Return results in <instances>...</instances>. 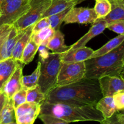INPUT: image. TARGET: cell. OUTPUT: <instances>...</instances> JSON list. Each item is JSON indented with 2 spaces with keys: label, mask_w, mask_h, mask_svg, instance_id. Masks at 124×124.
<instances>
[{
  "label": "cell",
  "mask_w": 124,
  "mask_h": 124,
  "mask_svg": "<svg viewBox=\"0 0 124 124\" xmlns=\"http://www.w3.org/2000/svg\"><path fill=\"white\" fill-rule=\"evenodd\" d=\"M103 97L98 79L84 78L64 86H57L47 94L45 101L77 106H95Z\"/></svg>",
  "instance_id": "1"
},
{
  "label": "cell",
  "mask_w": 124,
  "mask_h": 124,
  "mask_svg": "<svg viewBox=\"0 0 124 124\" xmlns=\"http://www.w3.org/2000/svg\"><path fill=\"white\" fill-rule=\"evenodd\" d=\"M40 113L49 115L66 121L68 123L84 121L101 122L105 119L95 106H77L62 103H50L44 101L40 107Z\"/></svg>",
  "instance_id": "2"
},
{
  "label": "cell",
  "mask_w": 124,
  "mask_h": 124,
  "mask_svg": "<svg viewBox=\"0 0 124 124\" xmlns=\"http://www.w3.org/2000/svg\"><path fill=\"white\" fill-rule=\"evenodd\" d=\"M124 41L111 52L85 61V78L99 79L104 76H120L123 67Z\"/></svg>",
  "instance_id": "3"
},
{
  "label": "cell",
  "mask_w": 124,
  "mask_h": 124,
  "mask_svg": "<svg viewBox=\"0 0 124 124\" xmlns=\"http://www.w3.org/2000/svg\"><path fill=\"white\" fill-rule=\"evenodd\" d=\"M41 69L38 85L41 92L47 93L56 87L57 78L62 64L61 53L50 52L46 59L40 61Z\"/></svg>",
  "instance_id": "4"
},
{
  "label": "cell",
  "mask_w": 124,
  "mask_h": 124,
  "mask_svg": "<svg viewBox=\"0 0 124 124\" xmlns=\"http://www.w3.org/2000/svg\"><path fill=\"white\" fill-rule=\"evenodd\" d=\"M51 2L52 0H31V6L29 10L13 23V25L18 30H23L35 24L42 18Z\"/></svg>",
  "instance_id": "5"
},
{
  "label": "cell",
  "mask_w": 124,
  "mask_h": 124,
  "mask_svg": "<svg viewBox=\"0 0 124 124\" xmlns=\"http://www.w3.org/2000/svg\"><path fill=\"white\" fill-rule=\"evenodd\" d=\"M85 64L79 62H62L57 78V86H64L78 82L85 76Z\"/></svg>",
  "instance_id": "6"
},
{
  "label": "cell",
  "mask_w": 124,
  "mask_h": 124,
  "mask_svg": "<svg viewBox=\"0 0 124 124\" xmlns=\"http://www.w3.org/2000/svg\"><path fill=\"white\" fill-rule=\"evenodd\" d=\"M31 6V0H12L0 8V25H13L20 17L27 13Z\"/></svg>",
  "instance_id": "7"
},
{
  "label": "cell",
  "mask_w": 124,
  "mask_h": 124,
  "mask_svg": "<svg viewBox=\"0 0 124 124\" xmlns=\"http://www.w3.org/2000/svg\"><path fill=\"white\" fill-rule=\"evenodd\" d=\"M98 19L93 8L71 7L64 19L65 24H93Z\"/></svg>",
  "instance_id": "8"
},
{
  "label": "cell",
  "mask_w": 124,
  "mask_h": 124,
  "mask_svg": "<svg viewBox=\"0 0 124 124\" xmlns=\"http://www.w3.org/2000/svg\"><path fill=\"white\" fill-rule=\"evenodd\" d=\"M40 104L26 102L15 108L17 124H33L40 113Z\"/></svg>",
  "instance_id": "9"
},
{
  "label": "cell",
  "mask_w": 124,
  "mask_h": 124,
  "mask_svg": "<svg viewBox=\"0 0 124 124\" xmlns=\"http://www.w3.org/2000/svg\"><path fill=\"white\" fill-rule=\"evenodd\" d=\"M104 96H113L115 93L124 90V81L121 76H104L98 79Z\"/></svg>",
  "instance_id": "10"
},
{
  "label": "cell",
  "mask_w": 124,
  "mask_h": 124,
  "mask_svg": "<svg viewBox=\"0 0 124 124\" xmlns=\"http://www.w3.org/2000/svg\"><path fill=\"white\" fill-rule=\"evenodd\" d=\"M23 76V66L19 62L15 71L5 84L1 92L6 98L12 99L16 92L23 88L21 82Z\"/></svg>",
  "instance_id": "11"
},
{
  "label": "cell",
  "mask_w": 124,
  "mask_h": 124,
  "mask_svg": "<svg viewBox=\"0 0 124 124\" xmlns=\"http://www.w3.org/2000/svg\"><path fill=\"white\" fill-rule=\"evenodd\" d=\"M108 23L104 19H98L94 23H93L92 27L90 29L88 32L85 34L75 44L70 46L69 50L76 49L85 46L92 39L98 35H100L107 29Z\"/></svg>",
  "instance_id": "12"
},
{
  "label": "cell",
  "mask_w": 124,
  "mask_h": 124,
  "mask_svg": "<svg viewBox=\"0 0 124 124\" xmlns=\"http://www.w3.org/2000/svg\"><path fill=\"white\" fill-rule=\"evenodd\" d=\"M26 29L18 30L13 25L9 35L0 48V61L11 58L12 52L17 41L23 36Z\"/></svg>",
  "instance_id": "13"
},
{
  "label": "cell",
  "mask_w": 124,
  "mask_h": 124,
  "mask_svg": "<svg viewBox=\"0 0 124 124\" xmlns=\"http://www.w3.org/2000/svg\"><path fill=\"white\" fill-rule=\"evenodd\" d=\"M94 50L89 47H83L76 49L69 50L61 53L62 62H79L90 59Z\"/></svg>",
  "instance_id": "14"
},
{
  "label": "cell",
  "mask_w": 124,
  "mask_h": 124,
  "mask_svg": "<svg viewBox=\"0 0 124 124\" xmlns=\"http://www.w3.org/2000/svg\"><path fill=\"white\" fill-rule=\"evenodd\" d=\"M19 61L10 58L0 61V92L18 66Z\"/></svg>",
  "instance_id": "15"
},
{
  "label": "cell",
  "mask_w": 124,
  "mask_h": 124,
  "mask_svg": "<svg viewBox=\"0 0 124 124\" xmlns=\"http://www.w3.org/2000/svg\"><path fill=\"white\" fill-rule=\"evenodd\" d=\"M82 1V0H52L50 5L43 14L42 18L48 17L70 7H75Z\"/></svg>",
  "instance_id": "16"
},
{
  "label": "cell",
  "mask_w": 124,
  "mask_h": 124,
  "mask_svg": "<svg viewBox=\"0 0 124 124\" xmlns=\"http://www.w3.org/2000/svg\"><path fill=\"white\" fill-rule=\"evenodd\" d=\"M33 26L34 24L29 26L26 29V30H25L24 33L23 35V36L18 39L15 46L14 48H13L11 58H14L15 59H16V60L21 62V56L23 51H24L25 47H26L28 42H29V41L31 39Z\"/></svg>",
  "instance_id": "17"
},
{
  "label": "cell",
  "mask_w": 124,
  "mask_h": 124,
  "mask_svg": "<svg viewBox=\"0 0 124 124\" xmlns=\"http://www.w3.org/2000/svg\"><path fill=\"white\" fill-rule=\"evenodd\" d=\"M47 47L53 53H62L70 48V46L65 45L64 35L60 30H56L52 38L47 44Z\"/></svg>",
  "instance_id": "18"
},
{
  "label": "cell",
  "mask_w": 124,
  "mask_h": 124,
  "mask_svg": "<svg viewBox=\"0 0 124 124\" xmlns=\"http://www.w3.org/2000/svg\"><path fill=\"white\" fill-rule=\"evenodd\" d=\"M96 108L99 110L105 119L110 118L116 112L113 96H104L96 103Z\"/></svg>",
  "instance_id": "19"
},
{
  "label": "cell",
  "mask_w": 124,
  "mask_h": 124,
  "mask_svg": "<svg viewBox=\"0 0 124 124\" xmlns=\"http://www.w3.org/2000/svg\"><path fill=\"white\" fill-rule=\"evenodd\" d=\"M111 9L104 18L108 24L118 20L124 21V0H110Z\"/></svg>",
  "instance_id": "20"
},
{
  "label": "cell",
  "mask_w": 124,
  "mask_h": 124,
  "mask_svg": "<svg viewBox=\"0 0 124 124\" xmlns=\"http://www.w3.org/2000/svg\"><path fill=\"white\" fill-rule=\"evenodd\" d=\"M16 122L15 109L12 99L6 98L3 107L0 111V124H8Z\"/></svg>",
  "instance_id": "21"
},
{
  "label": "cell",
  "mask_w": 124,
  "mask_h": 124,
  "mask_svg": "<svg viewBox=\"0 0 124 124\" xmlns=\"http://www.w3.org/2000/svg\"><path fill=\"white\" fill-rule=\"evenodd\" d=\"M124 41V35H119L116 37L112 39L107 42L105 45L99 48V49L94 51L93 54L91 55L90 58H96L100 56L104 55L108 52H111L113 50L117 48Z\"/></svg>",
  "instance_id": "22"
},
{
  "label": "cell",
  "mask_w": 124,
  "mask_h": 124,
  "mask_svg": "<svg viewBox=\"0 0 124 124\" xmlns=\"http://www.w3.org/2000/svg\"><path fill=\"white\" fill-rule=\"evenodd\" d=\"M40 69H41V62L39 61L36 69L31 75L23 76L21 82L23 88L27 90L28 89L33 88L38 85L40 76Z\"/></svg>",
  "instance_id": "23"
},
{
  "label": "cell",
  "mask_w": 124,
  "mask_h": 124,
  "mask_svg": "<svg viewBox=\"0 0 124 124\" xmlns=\"http://www.w3.org/2000/svg\"><path fill=\"white\" fill-rule=\"evenodd\" d=\"M54 32L55 30L49 27L38 31L36 33L32 34L31 38L38 46L43 44L47 46V44L54 35Z\"/></svg>",
  "instance_id": "24"
},
{
  "label": "cell",
  "mask_w": 124,
  "mask_h": 124,
  "mask_svg": "<svg viewBox=\"0 0 124 124\" xmlns=\"http://www.w3.org/2000/svg\"><path fill=\"white\" fill-rule=\"evenodd\" d=\"M38 47L39 46H38L34 42L33 40L31 38L23 51L21 59V62L24 64H29V63L31 62L33 59L36 52H38Z\"/></svg>",
  "instance_id": "25"
},
{
  "label": "cell",
  "mask_w": 124,
  "mask_h": 124,
  "mask_svg": "<svg viewBox=\"0 0 124 124\" xmlns=\"http://www.w3.org/2000/svg\"><path fill=\"white\" fill-rule=\"evenodd\" d=\"M93 8L98 19H104L111 11V2L110 0H95V5Z\"/></svg>",
  "instance_id": "26"
},
{
  "label": "cell",
  "mask_w": 124,
  "mask_h": 124,
  "mask_svg": "<svg viewBox=\"0 0 124 124\" xmlns=\"http://www.w3.org/2000/svg\"><path fill=\"white\" fill-rule=\"evenodd\" d=\"M46 95L41 92L38 85L27 90V102L41 105L46 100Z\"/></svg>",
  "instance_id": "27"
},
{
  "label": "cell",
  "mask_w": 124,
  "mask_h": 124,
  "mask_svg": "<svg viewBox=\"0 0 124 124\" xmlns=\"http://www.w3.org/2000/svg\"><path fill=\"white\" fill-rule=\"evenodd\" d=\"M71 7H70L62 12L48 16V19L50 23V27L54 29L55 31L60 30V27L62 23L64 22L65 16L67 15L68 12L71 9Z\"/></svg>",
  "instance_id": "28"
},
{
  "label": "cell",
  "mask_w": 124,
  "mask_h": 124,
  "mask_svg": "<svg viewBox=\"0 0 124 124\" xmlns=\"http://www.w3.org/2000/svg\"><path fill=\"white\" fill-rule=\"evenodd\" d=\"M26 96L27 90L24 89V88H22L21 90L18 91L13 95L12 98V100L15 109L16 108L21 104L26 102Z\"/></svg>",
  "instance_id": "29"
},
{
  "label": "cell",
  "mask_w": 124,
  "mask_h": 124,
  "mask_svg": "<svg viewBox=\"0 0 124 124\" xmlns=\"http://www.w3.org/2000/svg\"><path fill=\"white\" fill-rule=\"evenodd\" d=\"M39 118L43 122L44 124H69L66 121H63L61 119L56 117L54 116L45 114H39Z\"/></svg>",
  "instance_id": "30"
},
{
  "label": "cell",
  "mask_w": 124,
  "mask_h": 124,
  "mask_svg": "<svg viewBox=\"0 0 124 124\" xmlns=\"http://www.w3.org/2000/svg\"><path fill=\"white\" fill-rule=\"evenodd\" d=\"M116 111L124 109V90L116 92L113 96Z\"/></svg>",
  "instance_id": "31"
},
{
  "label": "cell",
  "mask_w": 124,
  "mask_h": 124,
  "mask_svg": "<svg viewBox=\"0 0 124 124\" xmlns=\"http://www.w3.org/2000/svg\"><path fill=\"white\" fill-rule=\"evenodd\" d=\"M107 29L119 34L124 35V21L118 20L108 24Z\"/></svg>",
  "instance_id": "32"
},
{
  "label": "cell",
  "mask_w": 124,
  "mask_h": 124,
  "mask_svg": "<svg viewBox=\"0 0 124 124\" xmlns=\"http://www.w3.org/2000/svg\"><path fill=\"white\" fill-rule=\"evenodd\" d=\"M50 27V23L48 21V17H44L41 18L37 23L34 24L33 28L32 30V34H35L38 31L46 29Z\"/></svg>",
  "instance_id": "33"
},
{
  "label": "cell",
  "mask_w": 124,
  "mask_h": 124,
  "mask_svg": "<svg viewBox=\"0 0 124 124\" xmlns=\"http://www.w3.org/2000/svg\"><path fill=\"white\" fill-rule=\"evenodd\" d=\"M12 27L13 25H10V24H3L0 25V48L8 35H9Z\"/></svg>",
  "instance_id": "34"
},
{
  "label": "cell",
  "mask_w": 124,
  "mask_h": 124,
  "mask_svg": "<svg viewBox=\"0 0 124 124\" xmlns=\"http://www.w3.org/2000/svg\"><path fill=\"white\" fill-rule=\"evenodd\" d=\"M38 52L39 53V56L40 61H42L46 59L49 55L50 53L49 49L45 45L41 44L39 46Z\"/></svg>",
  "instance_id": "35"
},
{
  "label": "cell",
  "mask_w": 124,
  "mask_h": 124,
  "mask_svg": "<svg viewBox=\"0 0 124 124\" xmlns=\"http://www.w3.org/2000/svg\"><path fill=\"white\" fill-rule=\"evenodd\" d=\"M100 124H117L115 116H111L110 118L105 119L103 121L100 122Z\"/></svg>",
  "instance_id": "36"
},
{
  "label": "cell",
  "mask_w": 124,
  "mask_h": 124,
  "mask_svg": "<svg viewBox=\"0 0 124 124\" xmlns=\"http://www.w3.org/2000/svg\"><path fill=\"white\" fill-rule=\"evenodd\" d=\"M5 99H6V96H5L4 94L2 93H0V111L3 107L4 104Z\"/></svg>",
  "instance_id": "37"
},
{
  "label": "cell",
  "mask_w": 124,
  "mask_h": 124,
  "mask_svg": "<svg viewBox=\"0 0 124 124\" xmlns=\"http://www.w3.org/2000/svg\"><path fill=\"white\" fill-rule=\"evenodd\" d=\"M115 115L118 117H120V118L124 119V109L122 110H120V111H116L115 113Z\"/></svg>",
  "instance_id": "38"
},
{
  "label": "cell",
  "mask_w": 124,
  "mask_h": 124,
  "mask_svg": "<svg viewBox=\"0 0 124 124\" xmlns=\"http://www.w3.org/2000/svg\"><path fill=\"white\" fill-rule=\"evenodd\" d=\"M114 116H115V119H116V122H117V124H124V119L120 118V117H118L117 116H116V115H114Z\"/></svg>",
  "instance_id": "39"
},
{
  "label": "cell",
  "mask_w": 124,
  "mask_h": 124,
  "mask_svg": "<svg viewBox=\"0 0 124 124\" xmlns=\"http://www.w3.org/2000/svg\"><path fill=\"white\" fill-rule=\"evenodd\" d=\"M121 78L122 79H123V81H124V73H121Z\"/></svg>",
  "instance_id": "40"
},
{
  "label": "cell",
  "mask_w": 124,
  "mask_h": 124,
  "mask_svg": "<svg viewBox=\"0 0 124 124\" xmlns=\"http://www.w3.org/2000/svg\"><path fill=\"white\" fill-rule=\"evenodd\" d=\"M4 1V0H0V7H1V4H2V3Z\"/></svg>",
  "instance_id": "41"
},
{
  "label": "cell",
  "mask_w": 124,
  "mask_h": 124,
  "mask_svg": "<svg viewBox=\"0 0 124 124\" xmlns=\"http://www.w3.org/2000/svg\"><path fill=\"white\" fill-rule=\"evenodd\" d=\"M122 73H124V64L123 65V67H122Z\"/></svg>",
  "instance_id": "42"
},
{
  "label": "cell",
  "mask_w": 124,
  "mask_h": 124,
  "mask_svg": "<svg viewBox=\"0 0 124 124\" xmlns=\"http://www.w3.org/2000/svg\"><path fill=\"white\" fill-rule=\"evenodd\" d=\"M8 124H17V123L16 122H11V123Z\"/></svg>",
  "instance_id": "43"
},
{
  "label": "cell",
  "mask_w": 124,
  "mask_h": 124,
  "mask_svg": "<svg viewBox=\"0 0 124 124\" xmlns=\"http://www.w3.org/2000/svg\"><path fill=\"white\" fill-rule=\"evenodd\" d=\"M123 62H124V56H123Z\"/></svg>",
  "instance_id": "44"
},
{
  "label": "cell",
  "mask_w": 124,
  "mask_h": 124,
  "mask_svg": "<svg viewBox=\"0 0 124 124\" xmlns=\"http://www.w3.org/2000/svg\"><path fill=\"white\" fill-rule=\"evenodd\" d=\"M1 12H0V16H1Z\"/></svg>",
  "instance_id": "45"
},
{
  "label": "cell",
  "mask_w": 124,
  "mask_h": 124,
  "mask_svg": "<svg viewBox=\"0 0 124 124\" xmlns=\"http://www.w3.org/2000/svg\"><path fill=\"white\" fill-rule=\"evenodd\" d=\"M1 93V92H0V93Z\"/></svg>",
  "instance_id": "46"
}]
</instances>
